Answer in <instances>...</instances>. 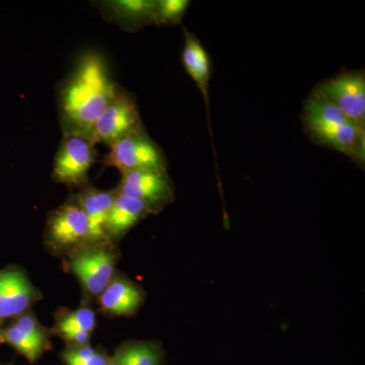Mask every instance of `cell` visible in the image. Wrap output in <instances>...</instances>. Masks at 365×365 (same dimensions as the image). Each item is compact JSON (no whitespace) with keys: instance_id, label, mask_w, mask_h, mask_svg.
I'll return each instance as SVG.
<instances>
[{"instance_id":"3957f363","label":"cell","mask_w":365,"mask_h":365,"mask_svg":"<svg viewBox=\"0 0 365 365\" xmlns=\"http://www.w3.org/2000/svg\"><path fill=\"white\" fill-rule=\"evenodd\" d=\"M109 148L103 162L121 173L144 170L168 172L169 163L165 151L144 126L111 144Z\"/></svg>"},{"instance_id":"ac0fdd59","label":"cell","mask_w":365,"mask_h":365,"mask_svg":"<svg viewBox=\"0 0 365 365\" xmlns=\"http://www.w3.org/2000/svg\"><path fill=\"white\" fill-rule=\"evenodd\" d=\"M0 339L6 341V343L13 346L16 351L20 352L31 362L36 361L46 349L45 346L35 342L32 338L29 337L14 325L9 327L4 332L0 333Z\"/></svg>"},{"instance_id":"ffe728a7","label":"cell","mask_w":365,"mask_h":365,"mask_svg":"<svg viewBox=\"0 0 365 365\" xmlns=\"http://www.w3.org/2000/svg\"><path fill=\"white\" fill-rule=\"evenodd\" d=\"M14 326L28 335L29 337L32 338L35 342L47 347V338L38 322L31 314L21 316L20 319H16Z\"/></svg>"},{"instance_id":"5bb4252c","label":"cell","mask_w":365,"mask_h":365,"mask_svg":"<svg viewBox=\"0 0 365 365\" xmlns=\"http://www.w3.org/2000/svg\"><path fill=\"white\" fill-rule=\"evenodd\" d=\"M150 215L153 210L143 201L115 193L106 225L108 237H121Z\"/></svg>"},{"instance_id":"44dd1931","label":"cell","mask_w":365,"mask_h":365,"mask_svg":"<svg viewBox=\"0 0 365 365\" xmlns=\"http://www.w3.org/2000/svg\"><path fill=\"white\" fill-rule=\"evenodd\" d=\"M96 351L88 346H76L64 353L63 357L67 365H81L93 356Z\"/></svg>"},{"instance_id":"6da1fadb","label":"cell","mask_w":365,"mask_h":365,"mask_svg":"<svg viewBox=\"0 0 365 365\" xmlns=\"http://www.w3.org/2000/svg\"><path fill=\"white\" fill-rule=\"evenodd\" d=\"M119 86L102 54L91 51L81 55L56 88L62 132L88 134Z\"/></svg>"},{"instance_id":"603a6c76","label":"cell","mask_w":365,"mask_h":365,"mask_svg":"<svg viewBox=\"0 0 365 365\" xmlns=\"http://www.w3.org/2000/svg\"><path fill=\"white\" fill-rule=\"evenodd\" d=\"M108 362H109V360L106 359L105 355L96 352L91 359L86 360V361L81 365H107Z\"/></svg>"},{"instance_id":"5b68a950","label":"cell","mask_w":365,"mask_h":365,"mask_svg":"<svg viewBox=\"0 0 365 365\" xmlns=\"http://www.w3.org/2000/svg\"><path fill=\"white\" fill-rule=\"evenodd\" d=\"M143 126L135 96L120 86L111 102L91 126L88 135L96 144L110 146Z\"/></svg>"},{"instance_id":"d6986e66","label":"cell","mask_w":365,"mask_h":365,"mask_svg":"<svg viewBox=\"0 0 365 365\" xmlns=\"http://www.w3.org/2000/svg\"><path fill=\"white\" fill-rule=\"evenodd\" d=\"M95 313L88 307H81L61 319L58 324V329L71 328L91 333L95 328Z\"/></svg>"},{"instance_id":"cb8c5ba5","label":"cell","mask_w":365,"mask_h":365,"mask_svg":"<svg viewBox=\"0 0 365 365\" xmlns=\"http://www.w3.org/2000/svg\"><path fill=\"white\" fill-rule=\"evenodd\" d=\"M107 365H116V364H115L114 360H112V361L108 362Z\"/></svg>"},{"instance_id":"9c48e42d","label":"cell","mask_w":365,"mask_h":365,"mask_svg":"<svg viewBox=\"0 0 365 365\" xmlns=\"http://www.w3.org/2000/svg\"><path fill=\"white\" fill-rule=\"evenodd\" d=\"M108 23L126 32H136L155 26L157 0H104L93 2Z\"/></svg>"},{"instance_id":"4fadbf2b","label":"cell","mask_w":365,"mask_h":365,"mask_svg":"<svg viewBox=\"0 0 365 365\" xmlns=\"http://www.w3.org/2000/svg\"><path fill=\"white\" fill-rule=\"evenodd\" d=\"M114 195L115 192L102 191L90 186L79 194V202L88 218L90 242H98L107 239L106 225Z\"/></svg>"},{"instance_id":"7402d4cb","label":"cell","mask_w":365,"mask_h":365,"mask_svg":"<svg viewBox=\"0 0 365 365\" xmlns=\"http://www.w3.org/2000/svg\"><path fill=\"white\" fill-rule=\"evenodd\" d=\"M58 331L66 339L78 346H85L90 341L91 333L86 332V331L71 328L58 329Z\"/></svg>"},{"instance_id":"9a60e30c","label":"cell","mask_w":365,"mask_h":365,"mask_svg":"<svg viewBox=\"0 0 365 365\" xmlns=\"http://www.w3.org/2000/svg\"><path fill=\"white\" fill-rule=\"evenodd\" d=\"M143 302V292L128 280H112L100 294L102 309L115 316L133 314Z\"/></svg>"},{"instance_id":"ba28073f","label":"cell","mask_w":365,"mask_h":365,"mask_svg":"<svg viewBox=\"0 0 365 365\" xmlns=\"http://www.w3.org/2000/svg\"><path fill=\"white\" fill-rule=\"evenodd\" d=\"M48 241L56 248H71L90 242L88 218L78 195L52 212L47 222Z\"/></svg>"},{"instance_id":"277c9868","label":"cell","mask_w":365,"mask_h":365,"mask_svg":"<svg viewBox=\"0 0 365 365\" xmlns=\"http://www.w3.org/2000/svg\"><path fill=\"white\" fill-rule=\"evenodd\" d=\"M96 160V143L88 134L63 133L53 163L52 179L66 186L86 187Z\"/></svg>"},{"instance_id":"30bf717a","label":"cell","mask_w":365,"mask_h":365,"mask_svg":"<svg viewBox=\"0 0 365 365\" xmlns=\"http://www.w3.org/2000/svg\"><path fill=\"white\" fill-rule=\"evenodd\" d=\"M116 265V256L104 249L88 250L72 257L71 268L91 294H101L109 285Z\"/></svg>"},{"instance_id":"e0dca14e","label":"cell","mask_w":365,"mask_h":365,"mask_svg":"<svg viewBox=\"0 0 365 365\" xmlns=\"http://www.w3.org/2000/svg\"><path fill=\"white\" fill-rule=\"evenodd\" d=\"M189 0H157L155 26L172 28L180 25L188 11Z\"/></svg>"},{"instance_id":"7a4b0ae2","label":"cell","mask_w":365,"mask_h":365,"mask_svg":"<svg viewBox=\"0 0 365 365\" xmlns=\"http://www.w3.org/2000/svg\"><path fill=\"white\" fill-rule=\"evenodd\" d=\"M302 123L312 143L342 153L364 169L365 129L350 121L314 90L304 100Z\"/></svg>"},{"instance_id":"52a82bcc","label":"cell","mask_w":365,"mask_h":365,"mask_svg":"<svg viewBox=\"0 0 365 365\" xmlns=\"http://www.w3.org/2000/svg\"><path fill=\"white\" fill-rule=\"evenodd\" d=\"M115 193L143 201L153 210L160 212L175 199V188L168 172L131 170L122 173L121 182Z\"/></svg>"},{"instance_id":"8fae6325","label":"cell","mask_w":365,"mask_h":365,"mask_svg":"<svg viewBox=\"0 0 365 365\" xmlns=\"http://www.w3.org/2000/svg\"><path fill=\"white\" fill-rule=\"evenodd\" d=\"M37 299V292L18 268L0 271V321L20 316Z\"/></svg>"},{"instance_id":"7c38bea8","label":"cell","mask_w":365,"mask_h":365,"mask_svg":"<svg viewBox=\"0 0 365 365\" xmlns=\"http://www.w3.org/2000/svg\"><path fill=\"white\" fill-rule=\"evenodd\" d=\"M184 33V47L182 51V62L190 78L193 79L197 88L202 93L206 111L208 115L209 132L212 138L211 130L210 107H209V83L211 76V60L207 50L201 43L195 34L190 32L188 29L182 26Z\"/></svg>"},{"instance_id":"8992f818","label":"cell","mask_w":365,"mask_h":365,"mask_svg":"<svg viewBox=\"0 0 365 365\" xmlns=\"http://www.w3.org/2000/svg\"><path fill=\"white\" fill-rule=\"evenodd\" d=\"M360 128L365 129L364 69L344 71L321 81L313 88Z\"/></svg>"},{"instance_id":"2e32d148","label":"cell","mask_w":365,"mask_h":365,"mask_svg":"<svg viewBox=\"0 0 365 365\" xmlns=\"http://www.w3.org/2000/svg\"><path fill=\"white\" fill-rule=\"evenodd\" d=\"M114 361L116 365H160V353L155 345L133 343L122 347Z\"/></svg>"}]
</instances>
